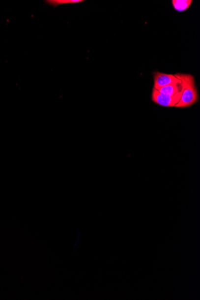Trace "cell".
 Returning a JSON list of instances; mask_svg holds the SVG:
<instances>
[{
  "label": "cell",
  "mask_w": 200,
  "mask_h": 300,
  "mask_svg": "<svg viewBox=\"0 0 200 300\" xmlns=\"http://www.w3.org/2000/svg\"><path fill=\"white\" fill-rule=\"evenodd\" d=\"M174 75L181 81L183 84L181 98L174 107L186 108L196 103L199 97L194 76L191 74L181 73L175 74Z\"/></svg>",
  "instance_id": "1"
},
{
  "label": "cell",
  "mask_w": 200,
  "mask_h": 300,
  "mask_svg": "<svg viewBox=\"0 0 200 300\" xmlns=\"http://www.w3.org/2000/svg\"><path fill=\"white\" fill-rule=\"evenodd\" d=\"M182 93L170 96L159 92L153 88L152 92V101L158 105L163 107H174L181 98Z\"/></svg>",
  "instance_id": "2"
},
{
  "label": "cell",
  "mask_w": 200,
  "mask_h": 300,
  "mask_svg": "<svg viewBox=\"0 0 200 300\" xmlns=\"http://www.w3.org/2000/svg\"><path fill=\"white\" fill-rule=\"evenodd\" d=\"M153 81H154L153 88H155V90H158L159 88L179 81L180 80L177 79L174 74H166L155 71L153 73Z\"/></svg>",
  "instance_id": "3"
},
{
  "label": "cell",
  "mask_w": 200,
  "mask_h": 300,
  "mask_svg": "<svg viewBox=\"0 0 200 300\" xmlns=\"http://www.w3.org/2000/svg\"><path fill=\"white\" fill-rule=\"evenodd\" d=\"M180 80V79H179ZM159 92L170 96L177 94V93L182 92L183 84L181 81L175 82V83L167 85L166 87L159 88L157 90Z\"/></svg>",
  "instance_id": "4"
},
{
  "label": "cell",
  "mask_w": 200,
  "mask_h": 300,
  "mask_svg": "<svg viewBox=\"0 0 200 300\" xmlns=\"http://www.w3.org/2000/svg\"><path fill=\"white\" fill-rule=\"evenodd\" d=\"M191 0H172V6L175 10L182 12L187 10L192 4Z\"/></svg>",
  "instance_id": "5"
},
{
  "label": "cell",
  "mask_w": 200,
  "mask_h": 300,
  "mask_svg": "<svg viewBox=\"0 0 200 300\" xmlns=\"http://www.w3.org/2000/svg\"><path fill=\"white\" fill-rule=\"evenodd\" d=\"M83 1L82 0H49V1H45L46 3L55 7L61 4L78 3V2Z\"/></svg>",
  "instance_id": "6"
}]
</instances>
